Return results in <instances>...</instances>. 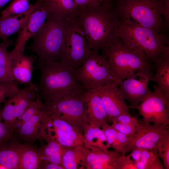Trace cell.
<instances>
[{"instance_id": "obj_1", "label": "cell", "mask_w": 169, "mask_h": 169, "mask_svg": "<svg viewBox=\"0 0 169 169\" xmlns=\"http://www.w3.org/2000/svg\"><path fill=\"white\" fill-rule=\"evenodd\" d=\"M77 17L91 50L110 47L119 38L120 20L110 4L103 2L98 7L84 9Z\"/></svg>"}, {"instance_id": "obj_2", "label": "cell", "mask_w": 169, "mask_h": 169, "mask_svg": "<svg viewBox=\"0 0 169 169\" xmlns=\"http://www.w3.org/2000/svg\"><path fill=\"white\" fill-rule=\"evenodd\" d=\"M37 67L41 73L38 93L44 104L65 95L86 90L76 80L75 70L65 62L48 61Z\"/></svg>"}, {"instance_id": "obj_3", "label": "cell", "mask_w": 169, "mask_h": 169, "mask_svg": "<svg viewBox=\"0 0 169 169\" xmlns=\"http://www.w3.org/2000/svg\"><path fill=\"white\" fill-rule=\"evenodd\" d=\"M110 5L120 20L167 33L163 18H169V0H116Z\"/></svg>"}, {"instance_id": "obj_4", "label": "cell", "mask_w": 169, "mask_h": 169, "mask_svg": "<svg viewBox=\"0 0 169 169\" xmlns=\"http://www.w3.org/2000/svg\"><path fill=\"white\" fill-rule=\"evenodd\" d=\"M119 38L128 47L140 50L153 63L169 48L168 33H158L127 20H120Z\"/></svg>"}, {"instance_id": "obj_5", "label": "cell", "mask_w": 169, "mask_h": 169, "mask_svg": "<svg viewBox=\"0 0 169 169\" xmlns=\"http://www.w3.org/2000/svg\"><path fill=\"white\" fill-rule=\"evenodd\" d=\"M65 19L51 13L42 27L33 37L27 49L36 53L37 65L48 61H60Z\"/></svg>"}, {"instance_id": "obj_6", "label": "cell", "mask_w": 169, "mask_h": 169, "mask_svg": "<svg viewBox=\"0 0 169 169\" xmlns=\"http://www.w3.org/2000/svg\"><path fill=\"white\" fill-rule=\"evenodd\" d=\"M101 50L110 64L115 80L120 84L140 69H154V64L142 52L128 47L119 38L111 46Z\"/></svg>"}, {"instance_id": "obj_7", "label": "cell", "mask_w": 169, "mask_h": 169, "mask_svg": "<svg viewBox=\"0 0 169 169\" xmlns=\"http://www.w3.org/2000/svg\"><path fill=\"white\" fill-rule=\"evenodd\" d=\"M77 16L65 19L60 60L75 70L86 59L91 51Z\"/></svg>"}, {"instance_id": "obj_8", "label": "cell", "mask_w": 169, "mask_h": 169, "mask_svg": "<svg viewBox=\"0 0 169 169\" xmlns=\"http://www.w3.org/2000/svg\"><path fill=\"white\" fill-rule=\"evenodd\" d=\"M84 91L54 99L44 104L43 109L48 114L59 116L75 129L83 133L84 129L88 124L84 96Z\"/></svg>"}, {"instance_id": "obj_9", "label": "cell", "mask_w": 169, "mask_h": 169, "mask_svg": "<svg viewBox=\"0 0 169 169\" xmlns=\"http://www.w3.org/2000/svg\"><path fill=\"white\" fill-rule=\"evenodd\" d=\"M75 76L86 90L96 89L115 80L108 60L93 50L75 70Z\"/></svg>"}, {"instance_id": "obj_10", "label": "cell", "mask_w": 169, "mask_h": 169, "mask_svg": "<svg viewBox=\"0 0 169 169\" xmlns=\"http://www.w3.org/2000/svg\"><path fill=\"white\" fill-rule=\"evenodd\" d=\"M152 70L147 68L140 69L123 80L118 87L121 98L129 102V108H136L152 92L148 84L153 77Z\"/></svg>"}, {"instance_id": "obj_11", "label": "cell", "mask_w": 169, "mask_h": 169, "mask_svg": "<svg viewBox=\"0 0 169 169\" xmlns=\"http://www.w3.org/2000/svg\"><path fill=\"white\" fill-rule=\"evenodd\" d=\"M38 92V85L33 83L26 88L18 89L4 101V105L0 109V119L14 130L18 120L36 98Z\"/></svg>"}, {"instance_id": "obj_12", "label": "cell", "mask_w": 169, "mask_h": 169, "mask_svg": "<svg viewBox=\"0 0 169 169\" xmlns=\"http://www.w3.org/2000/svg\"><path fill=\"white\" fill-rule=\"evenodd\" d=\"M43 123L46 132L61 146L69 147L84 146L83 133L59 116L43 110Z\"/></svg>"}, {"instance_id": "obj_13", "label": "cell", "mask_w": 169, "mask_h": 169, "mask_svg": "<svg viewBox=\"0 0 169 169\" xmlns=\"http://www.w3.org/2000/svg\"><path fill=\"white\" fill-rule=\"evenodd\" d=\"M136 130L131 136L129 142L122 155H125L135 147L155 150L157 141L163 136L168 126L151 124L135 116Z\"/></svg>"}, {"instance_id": "obj_14", "label": "cell", "mask_w": 169, "mask_h": 169, "mask_svg": "<svg viewBox=\"0 0 169 169\" xmlns=\"http://www.w3.org/2000/svg\"><path fill=\"white\" fill-rule=\"evenodd\" d=\"M143 121L155 125H169V100L154 89L136 108Z\"/></svg>"}, {"instance_id": "obj_15", "label": "cell", "mask_w": 169, "mask_h": 169, "mask_svg": "<svg viewBox=\"0 0 169 169\" xmlns=\"http://www.w3.org/2000/svg\"><path fill=\"white\" fill-rule=\"evenodd\" d=\"M41 1L39 6L30 13L24 26L19 31L14 48L9 52L12 59L24 54L26 43L38 31L52 13L47 5Z\"/></svg>"}, {"instance_id": "obj_16", "label": "cell", "mask_w": 169, "mask_h": 169, "mask_svg": "<svg viewBox=\"0 0 169 169\" xmlns=\"http://www.w3.org/2000/svg\"><path fill=\"white\" fill-rule=\"evenodd\" d=\"M120 84L115 80L96 89L100 97L108 116V122L120 115L130 114L129 107L120 96L118 90Z\"/></svg>"}, {"instance_id": "obj_17", "label": "cell", "mask_w": 169, "mask_h": 169, "mask_svg": "<svg viewBox=\"0 0 169 169\" xmlns=\"http://www.w3.org/2000/svg\"><path fill=\"white\" fill-rule=\"evenodd\" d=\"M122 153L115 150L104 151L99 148L84 147L80 165L87 169H114L113 164Z\"/></svg>"}, {"instance_id": "obj_18", "label": "cell", "mask_w": 169, "mask_h": 169, "mask_svg": "<svg viewBox=\"0 0 169 169\" xmlns=\"http://www.w3.org/2000/svg\"><path fill=\"white\" fill-rule=\"evenodd\" d=\"M88 124L101 128L108 123V116L96 89L86 90L84 93Z\"/></svg>"}, {"instance_id": "obj_19", "label": "cell", "mask_w": 169, "mask_h": 169, "mask_svg": "<svg viewBox=\"0 0 169 169\" xmlns=\"http://www.w3.org/2000/svg\"><path fill=\"white\" fill-rule=\"evenodd\" d=\"M43 109L14 129V132H16L19 140L24 141L26 143L42 140V135L45 131Z\"/></svg>"}, {"instance_id": "obj_20", "label": "cell", "mask_w": 169, "mask_h": 169, "mask_svg": "<svg viewBox=\"0 0 169 169\" xmlns=\"http://www.w3.org/2000/svg\"><path fill=\"white\" fill-rule=\"evenodd\" d=\"M155 73L152 81L156 83L154 89L169 100V48L154 63Z\"/></svg>"}, {"instance_id": "obj_21", "label": "cell", "mask_w": 169, "mask_h": 169, "mask_svg": "<svg viewBox=\"0 0 169 169\" xmlns=\"http://www.w3.org/2000/svg\"><path fill=\"white\" fill-rule=\"evenodd\" d=\"M42 138V140L39 141L40 145L38 149L42 161L41 167L45 163H49L62 166V157L65 146L60 145L46 131L43 132Z\"/></svg>"}, {"instance_id": "obj_22", "label": "cell", "mask_w": 169, "mask_h": 169, "mask_svg": "<svg viewBox=\"0 0 169 169\" xmlns=\"http://www.w3.org/2000/svg\"><path fill=\"white\" fill-rule=\"evenodd\" d=\"M35 58L23 54L12 59L11 72L14 81L28 85L32 83V74Z\"/></svg>"}, {"instance_id": "obj_23", "label": "cell", "mask_w": 169, "mask_h": 169, "mask_svg": "<svg viewBox=\"0 0 169 169\" xmlns=\"http://www.w3.org/2000/svg\"><path fill=\"white\" fill-rule=\"evenodd\" d=\"M22 145L18 137L0 145V164L6 169H19L20 154Z\"/></svg>"}, {"instance_id": "obj_24", "label": "cell", "mask_w": 169, "mask_h": 169, "mask_svg": "<svg viewBox=\"0 0 169 169\" xmlns=\"http://www.w3.org/2000/svg\"><path fill=\"white\" fill-rule=\"evenodd\" d=\"M38 8L31 10L24 16L15 15L0 20V38L2 41L7 40L10 36L21 30L30 13Z\"/></svg>"}, {"instance_id": "obj_25", "label": "cell", "mask_w": 169, "mask_h": 169, "mask_svg": "<svg viewBox=\"0 0 169 169\" xmlns=\"http://www.w3.org/2000/svg\"><path fill=\"white\" fill-rule=\"evenodd\" d=\"M42 163L38 149L31 143L23 144L20 154L19 169H40Z\"/></svg>"}, {"instance_id": "obj_26", "label": "cell", "mask_w": 169, "mask_h": 169, "mask_svg": "<svg viewBox=\"0 0 169 169\" xmlns=\"http://www.w3.org/2000/svg\"><path fill=\"white\" fill-rule=\"evenodd\" d=\"M84 147L89 148L91 147L107 151L110 147L106 137L101 129L88 124L83 131Z\"/></svg>"}, {"instance_id": "obj_27", "label": "cell", "mask_w": 169, "mask_h": 169, "mask_svg": "<svg viewBox=\"0 0 169 169\" xmlns=\"http://www.w3.org/2000/svg\"><path fill=\"white\" fill-rule=\"evenodd\" d=\"M14 44L15 42L11 39L0 43V86L14 81L11 72L12 59L7 50L8 47Z\"/></svg>"}, {"instance_id": "obj_28", "label": "cell", "mask_w": 169, "mask_h": 169, "mask_svg": "<svg viewBox=\"0 0 169 169\" xmlns=\"http://www.w3.org/2000/svg\"><path fill=\"white\" fill-rule=\"evenodd\" d=\"M52 13L65 19L76 16L75 0H41Z\"/></svg>"}, {"instance_id": "obj_29", "label": "cell", "mask_w": 169, "mask_h": 169, "mask_svg": "<svg viewBox=\"0 0 169 169\" xmlns=\"http://www.w3.org/2000/svg\"><path fill=\"white\" fill-rule=\"evenodd\" d=\"M30 0H13L8 7L1 12L0 20L15 15H24L39 4L38 0L34 4H30Z\"/></svg>"}, {"instance_id": "obj_30", "label": "cell", "mask_w": 169, "mask_h": 169, "mask_svg": "<svg viewBox=\"0 0 169 169\" xmlns=\"http://www.w3.org/2000/svg\"><path fill=\"white\" fill-rule=\"evenodd\" d=\"M84 146L64 147L62 157V166L64 169H76L80 165Z\"/></svg>"}, {"instance_id": "obj_31", "label": "cell", "mask_w": 169, "mask_h": 169, "mask_svg": "<svg viewBox=\"0 0 169 169\" xmlns=\"http://www.w3.org/2000/svg\"><path fill=\"white\" fill-rule=\"evenodd\" d=\"M137 169H164L156 149L142 148L140 159L135 162Z\"/></svg>"}, {"instance_id": "obj_32", "label": "cell", "mask_w": 169, "mask_h": 169, "mask_svg": "<svg viewBox=\"0 0 169 169\" xmlns=\"http://www.w3.org/2000/svg\"><path fill=\"white\" fill-rule=\"evenodd\" d=\"M155 149L163 161L165 169H169V128L166 129L162 138L157 142Z\"/></svg>"}, {"instance_id": "obj_33", "label": "cell", "mask_w": 169, "mask_h": 169, "mask_svg": "<svg viewBox=\"0 0 169 169\" xmlns=\"http://www.w3.org/2000/svg\"><path fill=\"white\" fill-rule=\"evenodd\" d=\"M44 107V104L43 102L42 96L37 93L35 100L31 101L25 112L18 119L14 129L37 113L42 109Z\"/></svg>"}, {"instance_id": "obj_34", "label": "cell", "mask_w": 169, "mask_h": 169, "mask_svg": "<svg viewBox=\"0 0 169 169\" xmlns=\"http://www.w3.org/2000/svg\"><path fill=\"white\" fill-rule=\"evenodd\" d=\"M107 140L109 145L114 150L122 153V151L117 139V131L111 125L108 123L103 124L101 127Z\"/></svg>"}, {"instance_id": "obj_35", "label": "cell", "mask_w": 169, "mask_h": 169, "mask_svg": "<svg viewBox=\"0 0 169 169\" xmlns=\"http://www.w3.org/2000/svg\"><path fill=\"white\" fill-rule=\"evenodd\" d=\"M131 157L130 154H121L118 156L113 164L114 169H137L135 162Z\"/></svg>"}, {"instance_id": "obj_36", "label": "cell", "mask_w": 169, "mask_h": 169, "mask_svg": "<svg viewBox=\"0 0 169 169\" xmlns=\"http://www.w3.org/2000/svg\"><path fill=\"white\" fill-rule=\"evenodd\" d=\"M17 137L15 135L13 129L0 119V145Z\"/></svg>"}, {"instance_id": "obj_37", "label": "cell", "mask_w": 169, "mask_h": 169, "mask_svg": "<svg viewBox=\"0 0 169 169\" xmlns=\"http://www.w3.org/2000/svg\"><path fill=\"white\" fill-rule=\"evenodd\" d=\"M75 2L78 12L85 8L98 7L103 0H75Z\"/></svg>"}, {"instance_id": "obj_38", "label": "cell", "mask_w": 169, "mask_h": 169, "mask_svg": "<svg viewBox=\"0 0 169 169\" xmlns=\"http://www.w3.org/2000/svg\"><path fill=\"white\" fill-rule=\"evenodd\" d=\"M117 131L128 136H131L135 133L136 126L112 123L111 125Z\"/></svg>"}, {"instance_id": "obj_39", "label": "cell", "mask_w": 169, "mask_h": 169, "mask_svg": "<svg viewBox=\"0 0 169 169\" xmlns=\"http://www.w3.org/2000/svg\"><path fill=\"white\" fill-rule=\"evenodd\" d=\"M136 120L135 117L130 114L120 115L113 118L111 123H118L121 124L136 126Z\"/></svg>"}, {"instance_id": "obj_40", "label": "cell", "mask_w": 169, "mask_h": 169, "mask_svg": "<svg viewBox=\"0 0 169 169\" xmlns=\"http://www.w3.org/2000/svg\"><path fill=\"white\" fill-rule=\"evenodd\" d=\"M117 135L118 140L122 151V154L129 142L131 136H126L117 131Z\"/></svg>"}, {"instance_id": "obj_41", "label": "cell", "mask_w": 169, "mask_h": 169, "mask_svg": "<svg viewBox=\"0 0 169 169\" xmlns=\"http://www.w3.org/2000/svg\"><path fill=\"white\" fill-rule=\"evenodd\" d=\"M142 148L139 147H135L131 151V153L130 154L131 157L135 162L138 161L140 159Z\"/></svg>"}, {"instance_id": "obj_42", "label": "cell", "mask_w": 169, "mask_h": 169, "mask_svg": "<svg viewBox=\"0 0 169 169\" xmlns=\"http://www.w3.org/2000/svg\"><path fill=\"white\" fill-rule=\"evenodd\" d=\"M42 169H64L60 165L53 163H47L43 165L40 167Z\"/></svg>"}, {"instance_id": "obj_43", "label": "cell", "mask_w": 169, "mask_h": 169, "mask_svg": "<svg viewBox=\"0 0 169 169\" xmlns=\"http://www.w3.org/2000/svg\"><path fill=\"white\" fill-rule=\"evenodd\" d=\"M6 97L4 92L0 88V102H3Z\"/></svg>"}, {"instance_id": "obj_44", "label": "cell", "mask_w": 169, "mask_h": 169, "mask_svg": "<svg viewBox=\"0 0 169 169\" xmlns=\"http://www.w3.org/2000/svg\"><path fill=\"white\" fill-rule=\"evenodd\" d=\"M11 0H0V9Z\"/></svg>"}, {"instance_id": "obj_45", "label": "cell", "mask_w": 169, "mask_h": 169, "mask_svg": "<svg viewBox=\"0 0 169 169\" xmlns=\"http://www.w3.org/2000/svg\"><path fill=\"white\" fill-rule=\"evenodd\" d=\"M115 0H103V2H106L111 4Z\"/></svg>"}, {"instance_id": "obj_46", "label": "cell", "mask_w": 169, "mask_h": 169, "mask_svg": "<svg viewBox=\"0 0 169 169\" xmlns=\"http://www.w3.org/2000/svg\"><path fill=\"white\" fill-rule=\"evenodd\" d=\"M0 169H6L5 168L0 164Z\"/></svg>"}]
</instances>
